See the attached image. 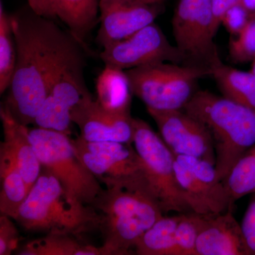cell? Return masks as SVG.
Wrapping results in <instances>:
<instances>
[{
	"label": "cell",
	"mask_w": 255,
	"mask_h": 255,
	"mask_svg": "<svg viewBox=\"0 0 255 255\" xmlns=\"http://www.w3.org/2000/svg\"><path fill=\"white\" fill-rule=\"evenodd\" d=\"M10 16L16 62L4 103L14 118L27 127L34 124L60 71L83 52L84 46L53 18L40 16L31 9L29 13Z\"/></svg>",
	"instance_id": "obj_1"
},
{
	"label": "cell",
	"mask_w": 255,
	"mask_h": 255,
	"mask_svg": "<svg viewBox=\"0 0 255 255\" xmlns=\"http://www.w3.org/2000/svg\"><path fill=\"white\" fill-rule=\"evenodd\" d=\"M183 110L211 133L218 177L223 182L236 161L255 144V111L207 90L196 92Z\"/></svg>",
	"instance_id": "obj_2"
},
{
	"label": "cell",
	"mask_w": 255,
	"mask_h": 255,
	"mask_svg": "<svg viewBox=\"0 0 255 255\" xmlns=\"http://www.w3.org/2000/svg\"><path fill=\"white\" fill-rule=\"evenodd\" d=\"M14 220L26 231L79 237L100 228L102 216L70 195L54 176L43 169Z\"/></svg>",
	"instance_id": "obj_3"
},
{
	"label": "cell",
	"mask_w": 255,
	"mask_h": 255,
	"mask_svg": "<svg viewBox=\"0 0 255 255\" xmlns=\"http://www.w3.org/2000/svg\"><path fill=\"white\" fill-rule=\"evenodd\" d=\"M132 95L147 109L183 110L196 93V84L211 76L209 69L169 62L156 63L125 70Z\"/></svg>",
	"instance_id": "obj_4"
},
{
	"label": "cell",
	"mask_w": 255,
	"mask_h": 255,
	"mask_svg": "<svg viewBox=\"0 0 255 255\" xmlns=\"http://www.w3.org/2000/svg\"><path fill=\"white\" fill-rule=\"evenodd\" d=\"M28 132L43 169L77 200L92 206L104 189L77 155L68 134L40 127Z\"/></svg>",
	"instance_id": "obj_5"
},
{
	"label": "cell",
	"mask_w": 255,
	"mask_h": 255,
	"mask_svg": "<svg viewBox=\"0 0 255 255\" xmlns=\"http://www.w3.org/2000/svg\"><path fill=\"white\" fill-rule=\"evenodd\" d=\"M133 126L134 147L146 181L164 214L190 213L176 178L173 152L145 121L133 119Z\"/></svg>",
	"instance_id": "obj_6"
},
{
	"label": "cell",
	"mask_w": 255,
	"mask_h": 255,
	"mask_svg": "<svg viewBox=\"0 0 255 255\" xmlns=\"http://www.w3.org/2000/svg\"><path fill=\"white\" fill-rule=\"evenodd\" d=\"M91 207L102 222L145 231L164 216L145 177L107 186Z\"/></svg>",
	"instance_id": "obj_7"
},
{
	"label": "cell",
	"mask_w": 255,
	"mask_h": 255,
	"mask_svg": "<svg viewBox=\"0 0 255 255\" xmlns=\"http://www.w3.org/2000/svg\"><path fill=\"white\" fill-rule=\"evenodd\" d=\"M172 29L184 65L210 70L220 58L214 43L213 0H179L172 18Z\"/></svg>",
	"instance_id": "obj_8"
},
{
	"label": "cell",
	"mask_w": 255,
	"mask_h": 255,
	"mask_svg": "<svg viewBox=\"0 0 255 255\" xmlns=\"http://www.w3.org/2000/svg\"><path fill=\"white\" fill-rule=\"evenodd\" d=\"M175 156L176 178L191 212L216 214L233 209L226 186L216 165L193 156Z\"/></svg>",
	"instance_id": "obj_9"
},
{
	"label": "cell",
	"mask_w": 255,
	"mask_h": 255,
	"mask_svg": "<svg viewBox=\"0 0 255 255\" xmlns=\"http://www.w3.org/2000/svg\"><path fill=\"white\" fill-rule=\"evenodd\" d=\"M100 58L105 65L124 70L163 62L185 63L177 46L169 43L155 22L125 39L105 47L100 53Z\"/></svg>",
	"instance_id": "obj_10"
},
{
	"label": "cell",
	"mask_w": 255,
	"mask_h": 255,
	"mask_svg": "<svg viewBox=\"0 0 255 255\" xmlns=\"http://www.w3.org/2000/svg\"><path fill=\"white\" fill-rule=\"evenodd\" d=\"M85 66L83 52L65 65L35 119L38 127L70 133L72 111L82 100L92 96L84 78Z\"/></svg>",
	"instance_id": "obj_11"
},
{
	"label": "cell",
	"mask_w": 255,
	"mask_h": 255,
	"mask_svg": "<svg viewBox=\"0 0 255 255\" xmlns=\"http://www.w3.org/2000/svg\"><path fill=\"white\" fill-rule=\"evenodd\" d=\"M71 143L80 160L106 187L145 177L140 157L132 145L88 141L80 136L71 139Z\"/></svg>",
	"instance_id": "obj_12"
},
{
	"label": "cell",
	"mask_w": 255,
	"mask_h": 255,
	"mask_svg": "<svg viewBox=\"0 0 255 255\" xmlns=\"http://www.w3.org/2000/svg\"><path fill=\"white\" fill-rule=\"evenodd\" d=\"M147 110L174 155L193 156L216 165L214 141L204 124L184 110Z\"/></svg>",
	"instance_id": "obj_13"
},
{
	"label": "cell",
	"mask_w": 255,
	"mask_h": 255,
	"mask_svg": "<svg viewBox=\"0 0 255 255\" xmlns=\"http://www.w3.org/2000/svg\"><path fill=\"white\" fill-rule=\"evenodd\" d=\"M133 119L130 112L107 110L92 96L72 111L71 120L80 129V136L88 141H115L132 145Z\"/></svg>",
	"instance_id": "obj_14"
},
{
	"label": "cell",
	"mask_w": 255,
	"mask_h": 255,
	"mask_svg": "<svg viewBox=\"0 0 255 255\" xmlns=\"http://www.w3.org/2000/svg\"><path fill=\"white\" fill-rule=\"evenodd\" d=\"M100 28L97 42L105 47L122 41L155 22L161 4H147L132 0H100Z\"/></svg>",
	"instance_id": "obj_15"
},
{
	"label": "cell",
	"mask_w": 255,
	"mask_h": 255,
	"mask_svg": "<svg viewBox=\"0 0 255 255\" xmlns=\"http://www.w3.org/2000/svg\"><path fill=\"white\" fill-rule=\"evenodd\" d=\"M196 251V255H252L233 209L220 214L201 215Z\"/></svg>",
	"instance_id": "obj_16"
},
{
	"label": "cell",
	"mask_w": 255,
	"mask_h": 255,
	"mask_svg": "<svg viewBox=\"0 0 255 255\" xmlns=\"http://www.w3.org/2000/svg\"><path fill=\"white\" fill-rule=\"evenodd\" d=\"M4 140L0 145V155L6 156L17 165L28 191L41 172V164L29 137V130L14 118L4 103L0 108Z\"/></svg>",
	"instance_id": "obj_17"
},
{
	"label": "cell",
	"mask_w": 255,
	"mask_h": 255,
	"mask_svg": "<svg viewBox=\"0 0 255 255\" xmlns=\"http://www.w3.org/2000/svg\"><path fill=\"white\" fill-rule=\"evenodd\" d=\"M55 17L84 46L85 38L95 27L100 11V0H50Z\"/></svg>",
	"instance_id": "obj_18"
},
{
	"label": "cell",
	"mask_w": 255,
	"mask_h": 255,
	"mask_svg": "<svg viewBox=\"0 0 255 255\" xmlns=\"http://www.w3.org/2000/svg\"><path fill=\"white\" fill-rule=\"evenodd\" d=\"M223 95L255 111V75L223 63L221 58L210 68Z\"/></svg>",
	"instance_id": "obj_19"
},
{
	"label": "cell",
	"mask_w": 255,
	"mask_h": 255,
	"mask_svg": "<svg viewBox=\"0 0 255 255\" xmlns=\"http://www.w3.org/2000/svg\"><path fill=\"white\" fill-rule=\"evenodd\" d=\"M97 102L107 110L130 112L132 91L125 70L105 65L97 81Z\"/></svg>",
	"instance_id": "obj_20"
},
{
	"label": "cell",
	"mask_w": 255,
	"mask_h": 255,
	"mask_svg": "<svg viewBox=\"0 0 255 255\" xmlns=\"http://www.w3.org/2000/svg\"><path fill=\"white\" fill-rule=\"evenodd\" d=\"M78 236L47 233L45 237L28 242L16 253L20 255H103L101 248L82 243Z\"/></svg>",
	"instance_id": "obj_21"
},
{
	"label": "cell",
	"mask_w": 255,
	"mask_h": 255,
	"mask_svg": "<svg viewBox=\"0 0 255 255\" xmlns=\"http://www.w3.org/2000/svg\"><path fill=\"white\" fill-rule=\"evenodd\" d=\"M0 213L15 219L28 192L17 165L9 157L0 155Z\"/></svg>",
	"instance_id": "obj_22"
},
{
	"label": "cell",
	"mask_w": 255,
	"mask_h": 255,
	"mask_svg": "<svg viewBox=\"0 0 255 255\" xmlns=\"http://www.w3.org/2000/svg\"><path fill=\"white\" fill-rule=\"evenodd\" d=\"M180 216H162L137 241L135 254L176 255L175 232Z\"/></svg>",
	"instance_id": "obj_23"
},
{
	"label": "cell",
	"mask_w": 255,
	"mask_h": 255,
	"mask_svg": "<svg viewBox=\"0 0 255 255\" xmlns=\"http://www.w3.org/2000/svg\"><path fill=\"white\" fill-rule=\"evenodd\" d=\"M223 183L233 205L245 196L255 194V144L236 161Z\"/></svg>",
	"instance_id": "obj_24"
},
{
	"label": "cell",
	"mask_w": 255,
	"mask_h": 255,
	"mask_svg": "<svg viewBox=\"0 0 255 255\" xmlns=\"http://www.w3.org/2000/svg\"><path fill=\"white\" fill-rule=\"evenodd\" d=\"M16 62V46L11 26V16L0 2V94L11 85Z\"/></svg>",
	"instance_id": "obj_25"
},
{
	"label": "cell",
	"mask_w": 255,
	"mask_h": 255,
	"mask_svg": "<svg viewBox=\"0 0 255 255\" xmlns=\"http://www.w3.org/2000/svg\"><path fill=\"white\" fill-rule=\"evenodd\" d=\"M201 224V215L181 214L175 232L176 255H196V243Z\"/></svg>",
	"instance_id": "obj_26"
},
{
	"label": "cell",
	"mask_w": 255,
	"mask_h": 255,
	"mask_svg": "<svg viewBox=\"0 0 255 255\" xmlns=\"http://www.w3.org/2000/svg\"><path fill=\"white\" fill-rule=\"evenodd\" d=\"M229 55L236 63H246L255 59V14L236 38L230 41Z\"/></svg>",
	"instance_id": "obj_27"
},
{
	"label": "cell",
	"mask_w": 255,
	"mask_h": 255,
	"mask_svg": "<svg viewBox=\"0 0 255 255\" xmlns=\"http://www.w3.org/2000/svg\"><path fill=\"white\" fill-rule=\"evenodd\" d=\"M254 15L248 11L241 3H238L226 11L221 19V24L230 33L237 36Z\"/></svg>",
	"instance_id": "obj_28"
},
{
	"label": "cell",
	"mask_w": 255,
	"mask_h": 255,
	"mask_svg": "<svg viewBox=\"0 0 255 255\" xmlns=\"http://www.w3.org/2000/svg\"><path fill=\"white\" fill-rule=\"evenodd\" d=\"M20 236L12 219L0 216V255H10L17 249Z\"/></svg>",
	"instance_id": "obj_29"
},
{
	"label": "cell",
	"mask_w": 255,
	"mask_h": 255,
	"mask_svg": "<svg viewBox=\"0 0 255 255\" xmlns=\"http://www.w3.org/2000/svg\"><path fill=\"white\" fill-rule=\"evenodd\" d=\"M241 227L251 254L255 255V194L246 210Z\"/></svg>",
	"instance_id": "obj_30"
},
{
	"label": "cell",
	"mask_w": 255,
	"mask_h": 255,
	"mask_svg": "<svg viewBox=\"0 0 255 255\" xmlns=\"http://www.w3.org/2000/svg\"><path fill=\"white\" fill-rule=\"evenodd\" d=\"M241 0H213V10L214 15V30L217 33L221 25V19L226 11L234 5L241 2Z\"/></svg>",
	"instance_id": "obj_31"
},
{
	"label": "cell",
	"mask_w": 255,
	"mask_h": 255,
	"mask_svg": "<svg viewBox=\"0 0 255 255\" xmlns=\"http://www.w3.org/2000/svg\"><path fill=\"white\" fill-rule=\"evenodd\" d=\"M28 6L40 16L50 18L55 17L50 0H27Z\"/></svg>",
	"instance_id": "obj_32"
},
{
	"label": "cell",
	"mask_w": 255,
	"mask_h": 255,
	"mask_svg": "<svg viewBox=\"0 0 255 255\" xmlns=\"http://www.w3.org/2000/svg\"><path fill=\"white\" fill-rule=\"evenodd\" d=\"M240 3L251 14H255V0H241Z\"/></svg>",
	"instance_id": "obj_33"
},
{
	"label": "cell",
	"mask_w": 255,
	"mask_h": 255,
	"mask_svg": "<svg viewBox=\"0 0 255 255\" xmlns=\"http://www.w3.org/2000/svg\"><path fill=\"white\" fill-rule=\"evenodd\" d=\"M132 1L147 4H161L164 0H132Z\"/></svg>",
	"instance_id": "obj_34"
},
{
	"label": "cell",
	"mask_w": 255,
	"mask_h": 255,
	"mask_svg": "<svg viewBox=\"0 0 255 255\" xmlns=\"http://www.w3.org/2000/svg\"><path fill=\"white\" fill-rule=\"evenodd\" d=\"M251 72L252 73H253L254 75H255V58L253 60V65H252Z\"/></svg>",
	"instance_id": "obj_35"
}]
</instances>
